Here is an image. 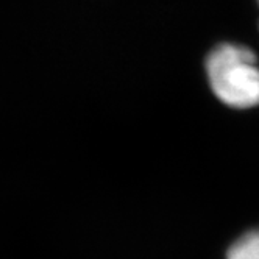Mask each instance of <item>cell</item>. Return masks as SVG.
Masks as SVG:
<instances>
[{
	"mask_svg": "<svg viewBox=\"0 0 259 259\" xmlns=\"http://www.w3.org/2000/svg\"><path fill=\"white\" fill-rule=\"evenodd\" d=\"M205 66L211 91L224 105L236 109L259 105V64L253 50L233 42L219 44Z\"/></svg>",
	"mask_w": 259,
	"mask_h": 259,
	"instance_id": "cell-1",
	"label": "cell"
},
{
	"mask_svg": "<svg viewBox=\"0 0 259 259\" xmlns=\"http://www.w3.org/2000/svg\"><path fill=\"white\" fill-rule=\"evenodd\" d=\"M227 259H259V228L237 237L227 251Z\"/></svg>",
	"mask_w": 259,
	"mask_h": 259,
	"instance_id": "cell-2",
	"label": "cell"
},
{
	"mask_svg": "<svg viewBox=\"0 0 259 259\" xmlns=\"http://www.w3.org/2000/svg\"><path fill=\"white\" fill-rule=\"evenodd\" d=\"M257 4H259V0H257Z\"/></svg>",
	"mask_w": 259,
	"mask_h": 259,
	"instance_id": "cell-3",
	"label": "cell"
}]
</instances>
